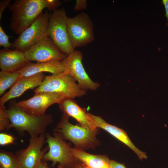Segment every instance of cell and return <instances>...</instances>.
I'll return each instance as SVG.
<instances>
[{"label": "cell", "mask_w": 168, "mask_h": 168, "mask_svg": "<svg viewBox=\"0 0 168 168\" xmlns=\"http://www.w3.org/2000/svg\"><path fill=\"white\" fill-rule=\"evenodd\" d=\"M89 115L96 128H100L108 132L133 150L141 160L147 158L146 152L141 151L134 145L124 130L108 124L100 116L90 113Z\"/></svg>", "instance_id": "13"}, {"label": "cell", "mask_w": 168, "mask_h": 168, "mask_svg": "<svg viewBox=\"0 0 168 168\" xmlns=\"http://www.w3.org/2000/svg\"><path fill=\"white\" fill-rule=\"evenodd\" d=\"M7 110L10 121L9 129L14 128L21 133L26 132L30 138L45 134L47 127L53 121L51 114L36 115L30 114L14 102L10 104Z\"/></svg>", "instance_id": "1"}, {"label": "cell", "mask_w": 168, "mask_h": 168, "mask_svg": "<svg viewBox=\"0 0 168 168\" xmlns=\"http://www.w3.org/2000/svg\"><path fill=\"white\" fill-rule=\"evenodd\" d=\"M12 43L9 41V36L5 33L1 26H0V46L4 48L11 47Z\"/></svg>", "instance_id": "22"}, {"label": "cell", "mask_w": 168, "mask_h": 168, "mask_svg": "<svg viewBox=\"0 0 168 168\" xmlns=\"http://www.w3.org/2000/svg\"><path fill=\"white\" fill-rule=\"evenodd\" d=\"M45 76L43 73L20 77L11 89L0 99V105L12 99L19 97L26 91L37 87L42 82Z\"/></svg>", "instance_id": "14"}, {"label": "cell", "mask_w": 168, "mask_h": 168, "mask_svg": "<svg viewBox=\"0 0 168 168\" xmlns=\"http://www.w3.org/2000/svg\"><path fill=\"white\" fill-rule=\"evenodd\" d=\"M87 1L86 0H77L74 7L76 11H82L86 9Z\"/></svg>", "instance_id": "25"}, {"label": "cell", "mask_w": 168, "mask_h": 168, "mask_svg": "<svg viewBox=\"0 0 168 168\" xmlns=\"http://www.w3.org/2000/svg\"><path fill=\"white\" fill-rule=\"evenodd\" d=\"M86 91L80 87L73 77L65 72L58 74L45 76L41 83L34 90L35 94L58 93L73 99L82 96Z\"/></svg>", "instance_id": "4"}, {"label": "cell", "mask_w": 168, "mask_h": 168, "mask_svg": "<svg viewBox=\"0 0 168 168\" xmlns=\"http://www.w3.org/2000/svg\"><path fill=\"white\" fill-rule=\"evenodd\" d=\"M45 134L30 138L28 147L16 155L23 168H36L42 161L49 149L48 147L43 149L46 142Z\"/></svg>", "instance_id": "12"}, {"label": "cell", "mask_w": 168, "mask_h": 168, "mask_svg": "<svg viewBox=\"0 0 168 168\" xmlns=\"http://www.w3.org/2000/svg\"><path fill=\"white\" fill-rule=\"evenodd\" d=\"M10 121L7 109L4 105H0V131L9 129Z\"/></svg>", "instance_id": "21"}, {"label": "cell", "mask_w": 168, "mask_h": 168, "mask_svg": "<svg viewBox=\"0 0 168 168\" xmlns=\"http://www.w3.org/2000/svg\"><path fill=\"white\" fill-rule=\"evenodd\" d=\"M57 168H63L61 165L59 164Z\"/></svg>", "instance_id": "31"}, {"label": "cell", "mask_w": 168, "mask_h": 168, "mask_svg": "<svg viewBox=\"0 0 168 168\" xmlns=\"http://www.w3.org/2000/svg\"><path fill=\"white\" fill-rule=\"evenodd\" d=\"M81 52L73 50L61 61L65 67V72L73 77L83 90L96 91L100 84L90 77L83 66Z\"/></svg>", "instance_id": "9"}, {"label": "cell", "mask_w": 168, "mask_h": 168, "mask_svg": "<svg viewBox=\"0 0 168 168\" xmlns=\"http://www.w3.org/2000/svg\"><path fill=\"white\" fill-rule=\"evenodd\" d=\"M46 8L49 11H53L62 5L61 2L58 0H44Z\"/></svg>", "instance_id": "24"}, {"label": "cell", "mask_w": 168, "mask_h": 168, "mask_svg": "<svg viewBox=\"0 0 168 168\" xmlns=\"http://www.w3.org/2000/svg\"><path fill=\"white\" fill-rule=\"evenodd\" d=\"M49 151L43 156L42 161H51L54 166L57 163L63 168H70L78 160L73 155L69 144L61 135L55 131L53 136L45 133Z\"/></svg>", "instance_id": "5"}, {"label": "cell", "mask_w": 168, "mask_h": 168, "mask_svg": "<svg viewBox=\"0 0 168 168\" xmlns=\"http://www.w3.org/2000/svg\"><path fill=\"white\" fill-rule=\"evenodd\" d=\"M74 156L91 168H111L110 160L105 155H95L88 153L83 150L71 148Z\"/></svg>", "instance_id": "18"}, {"label": "cell", "mask_w": 168, "mask_h": 168, "mask_svg": "<svg viewBox=\"0 0 168 168\" xmlns=\"http://www.w3.org/2000/svg\"><path fill=\"white\" fill-rule=\"evenodd\" d=\"M70 168H91L84 163L78 161Z\"/></svg>", "instance_id": "28"}, {"label": "cell", "mask_w": 168, "mask_h": 168, "mask_svg": "<svg viewBox=\"0 0 168 168\" xmlns=\"http://www.w3.org/2000/svg\"><path fill=\"white\" fill-rule=\"evenodd\" d=\"M65 71V67L61 61H54L46 62L31 63L27 64L19 71L20 77H28L44 72L52 75L62 73Z\"/></svg>", "instance_id": "17"}, {"label": "cell", "mask_w": 168, "mask_h": 168, "mask_svg": "<svg viewBox=\"0 0 168 168\" xmlns=\"http://www.w3.org/2000/svg\"><path fill=\"white\" fill-rule=\"evenodd\" d=\"M67 98L64 95L55 92H42L35 95L31 98L16 103L17 105L31 114L44 115L46 110L54 104L59 103Z\"/></svg>", "instance_id": "11"}, {"label": "cell", "mask_w": 168, "mask_h": 168, "mask_svg": "<svg viewBox=\"0 0 168 168\" xmlns=\"http://www.w3.org/2000/svg\"><path fill=\"white\" fill-rule=\"evenodd\" d=\"M67 31L74 49L85 46L94 40L93 23L89 15L84 12L73 17H68Z\"/></svg>", "instance_id": "7"}, {"label": "cell", "mask_w": 168, "mask_h": 168, "mask_svg": "<svg viewBox=\"0 0 168 168\" xmlns=\"http://www.w3.org/2000/svg\"><path fill=\"white\" fill-rule=\"evenodd\" d=\"M58 105L63 114L75 119L80 125L91 129H97L93 125L89 113H86L73 99L65 98Z\"/></svg>", "instance_id": "16"}, {"label": "cell", "mask_w": 168, "mask_h": 168, "mask_svg": "<svg viewBox=\"0 0 168 168\" xmlns=\"http://www.w3.org/2000/svg\"><path fill=\"white\" fill-rule=\"evenodd\" d=\"M24 53L28 60L37 63L62 61L67 56L58 49L48 36L30 48Z\"/></svg>", "instance_id": "10"}, {"label": "cell", "mask_w": 168, "mask_h": 168, "mask_svg": "<svg viewBox=\"0 0 168 168\" xmlns=\"http://www.w3.org/2000/svg\"><path fill=\"white\" fill-rule=\"evenodd\" d=\"M36 168H49L47 164L43 161H42Z\"/></svg>", "instance_id": "30"}, {"label": "cell", "mask_w": 168, "mask_h": 168, "mask_svg": "<svg viewBox=\"0 0 168 168\" xmlns=\"http://www.w3.org/2000/svg\"><path fill=\"white\" fill-rule=\"evenodd\" d=\"M14 140V137L10 134L3 133H0V145L1 146L13 143Z\"/></svg>", "instance_id": "23"}, {"label": "cell", "mask_w": 168, "mask_h": 168, "mask_svg": "<svg viewBox=\"0 0 168 168\" xmlns=\"http://www.w3.org/2000/svg\"><path fill=\"white\" fill-rule=\"evenodd\" d=\"M0 168H23L17 155L4 150L0 151Z\"/></svg>", "instance_id": "20"}, {"label": "cell", "mask_w": 168, "mask_h": 168, "mask_svg": "<svg viewBox=\"0 0 168 168\" xmlns=\"http://www.w3.org/2000/svg\"><path fill=\"white\" fill-rule=\"evenodd\" d=\"M49 15L48 11L42 12L30 26L19 35L12 43L11 47L24 52L48 36L47 29Z\"/></svg>", "instance_id": "8"}, {"label": "cell", "mask_w": 168, "mask_h": 168, "mask_svg": "<svg viewBox=\"0 0 168 168\" xmlns=\"http://www.w3.org/2000/svg\"><path fill=\"white\" fill-rule=\"evenodd\" d=\"M11 0H2L0 1V20L2 18V13L5 8L9 6Z\"/></svg>", "instance_id": "26"}, {"label": "cell", "mask_w": 168, "mask_h": 168, "mask_svg": "<svg viewBox=\"0 0 168 168\" xmlns=\"http://www.w3.org/2000/svg\"><path fill=\"white\" fill-rule=\"evenodd\" d=\"M110 165L111 168H126L124 164L114 160H110Z\"/></svg>", "instance_id": "27"}, {"label": "cell", "mask_w": 168, "mask_h": 168, "mask_svg": "<svg viewBox=\"0 0 168 168\" xmlns=\"http://www.w3.org/2000/svg\"><path fill=\"white\" fill-rule=\"evenodd\" d=\"M30 62L25 57L24 52L17 49L4 48L0 50V68L1 71H18Z\"/></svg>", "instance_id": "15"}, {"label": "cell", "mask_w": 168, "mask_h": 168, "mask_svg": "<svg viewBox=\"0 0 168 168\" xmlns=\"http://www.w3.org/2000/svg\"><path fill=\"white\" fill-rule=\"evenodd\" d=\"M9 7L12 12L10 27L16 35L30 26L46 8L44 0H15Z\"/></svg>", "instance_id": "2"}, {"label": "cell", "mask_w": 168, "mask_h": 168, "mask_svg": "<svg viewBox=\"0 0 168 168\" xmlns=\"http://www.w3.org/2000/svg\"><path fill=\"white\" fill-rule=\"evenodd\" d=\"M69 117L63 114L55 131L59 133L64 139L73 143L75 148L83 150L96 146L98 142L96 138L97 128L93 129L81 125H73L69 122Z\"/></svg>", "instance_id": "3"}, {"label": "cell", "mask_w": 168, "mask_h": 168, "mask_svg": "<svg viewBox=\"0 0 168 168\" xmlns=\"http://www.w3.org/2000/svg\"><path fill=\"white\" fill-rule=\"evenodd\" d=\"M162 3L165 8L166 11L165 16L167 19L166 25L168 26V0H163L162 1Z\"/></svg>", "instance_id": "29"}, {"label": "cell", "mask_w": 168, "mask_h": 168, "mask_svg": "<svg viewBox=\"0 0 168 168\" xmlns=\"http://www.w3.org/2000/svg\"><path fill=\"white\" fill-rule=\"evenodd\" d=\"M67 17L63 9H56L49 15L47 32L54 43L67 55L74 50L68 36Z\"/></svg>", "instance_id": "6"}, {"label": "cell", "mask_w": 168, "mask_h": 168, "mask_svg": "<svg viewBox=\"0 0 168 168\" xmlns=\"http://www.w3.org/2000/svg\"><path fill=\"white\" fill-rule=\"evenodd\" d=\"M19 71L9 72L1 71L0 72V96L5 91L12 86L20 78Z\"/></svg>", "instance_id": "19"}]
</instances>
